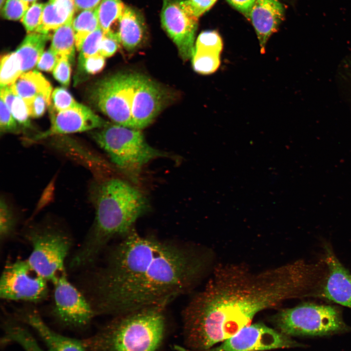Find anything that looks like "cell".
<instances>
[{
  "mask_svg": "<svg viewBox=\"0 0 351 351\" xmlns=\"http://www.w3.org/2000/svg\"><path fill=\"white\" fill-rule=\"evenodd\" d=\"M206 261L194 246L143 236L134 229L121 238L96 273L90 302L96 315L114 316L167 306L193 288Z\"/></svg>",
  "mask_w": 351,
  "mask_h": 351,
  "instance_id": "1",
  "label": "cell"
},
{
  "mask_svg": "<svg viewBox=\"0 0 351 351\" xmlns=\"http://www.w3.org/2000/svg\"><path fill=\"white\" fill-rule=\"evenodd\" d=\"M297 263L252 273L239 265L217 268L184 310L187 331L204 350L249 325L258 312L297 296L304 281Z\"/></svg>",
  "mask_w": 351,
  "mask_h": 351,
  "instance_id": "2",
  "label": "cell"
},
{
  "mask_svg": "<svg viewBox=\"0 0 351 351\" xmlns=\"http://www.w3.org/2000/svg\"><path fill=\"white\" fill-rule=\"evenodd\" d=\"M95 218L90 233L73 257L72 268L93 262L112 239L121 237L134 229V226L149 209L143 193L128 182L118 178L101 183L94 196Z\"/></svg>",
  "mask_w": 351,
  "mask_h": 351,
  "instance_id": "3",
  "label": "cell"
},
{
  "mask_svg": "<svg viewBox=\"0 0 351 351\" xmlns=\"http://www.w3.org/2000/svg\"><path fill=\"white\" fill-rule=\"evenodd\" d=\"M166 307L114 316L94 335L82 339L86 351H162L168 330Z\"/></svg>",
  "mask_w": 351,
  "mask_h": 351,
  "instance_id": "4",
  "label": "cell"
},
{
  "mask_svg": "<svg viewBox=\"0 0 351 351\" xmlns=\"http://www.w3.org/2000/svg\"><path fill=\"white\" fill-rule=\"evenodd\" d=\"M92 136L117 167L134 181L146 164L167 156L148 144L139 129L108 123L93 132Z\"/></svg>",
  "mask_w": 351,
  "mask_h": 351,
  "instance_id": "5",
  "label": "cell"
},
{
  "mask_svg": "<svg viewBox=\"0 0 351 351\" xmlns=\"http://www.w3.org/2000/svg\"><path fill=\"white\" fill-rule=\"evenodd\" d=\"M273 321L287 335H322L338 331L343 323L338 311L328 305L305 304L281 310Z\"/></svg>",
  "mask_w": 351,
  "mask_h": 351,
  "instance_id": "6",
  "label": "cell"
},
{
  "mask_svg": "<svg viewBox=\"0 0 351 351\" xmlns=\"http://www.w3.org/2000/svg\"><path fill=\"white\" fill-rule=\"evenodd\" d=\"M139 75L115 74L97 81L91 89L93 103L116 124L134 128L132 103Z\"/></svg>",
  "mask_w": 351,
  "mask_h": 351,
  "instance_id": "7",
  "label": "cell"
},
{
  "mask_svg": "<svg viewBox=\"0 0 351 351\" xmlns=\"http://www.w3.org/2000/svg\"><path fill=\"white\" fill-rule=\"evenodd\" d=\"M28 238L32 250L27 261L37 273L52 282L64 272L65 260L71 246L66 234L44 229L31 231Z\"/></svg>",
  "mask_w": 351,
  "mask_h": 351,
  "instance_id": "8",
  "label": "cell"
},
{
  "mask_svg": "<svg viewBox=\"0 0 351 351\" xmlns=\"http://www.w3.org/2000/svg\"><path fill=\"white\" fill-rule=\"evenodd\" d=\"M52 314L60 325L75 331L86 330L96 315L89 300L67 279L64 272L52 281Z\"/></svg>",
  "mask_w": 351,
  "mask_h": 351,
  "instance_id": "9",
  "label": "cell"
},
{
  "mask_svg": "<svg viewBox=\"0 0 351 351\" xmlns=\"http://www.w3.org/2000/svg\"><path fill=\"white\" fill-rule=\"evenodd\" d=\"M47 280L37 273L27 260L8 263L0 280V296L8 300L39 302L47 296Z\"/></svg>",
  "mask_w": 351,
  "mask_h": 351,
  "instance_id": "10",
  "label": "cell"
},
{
  "mask_svg": "<svg viewBox=\"0 0 351 351\" xmlns=\"http://www.w3.org/2000/svg\"><path fill=\"white\" fill-rule=\"evenodd\" d=\"M160 19L162 27L176 46L181 58L183 60L191 58L198 18L186 0H163Z\"/></svg>",
  "mask_w": 351,
  "mask_h": 351,
  "instance_id": "11",
  "label": "cell"
},
{
  "mask_svg": "<svg viewBox=\"0 0 351 351\" xmlns=\"http://www.w3.org/2000/svg\"><path fill=\"white\" fill-rule=\"evenodd\" d=\"M288 335L262 323L248 325L208 351H262L296 346Z\"/></svg>",
  "mask_w": 351,
  "mask_h": 351,
  "instance_id": "12",
  "label": "cell"
},
{
  "mask_svg": "<svg viewBox=\"0 0 351 351\" xmlns=\"http://www.w3.org/2000/svg\"><path fill=\"white\" fill-rule=\"evenodd\" d=\"M167 99L168 94L164 88L149 78L139 75L132 103L134 128L140 130L150 125Z\"/></svg>",
  "mask_w": 351,
  "mask_h": 351,
  "instance_id": "13",
  "label": "cell"
},
{
  "mask_svg": "<svg viewBox=\"0 0 351 351\" xmlns=\"http://www.w3.org/2000/svg\"><path fill=\"white\" fill-rule=\"evenodd\" d=\"M51 124L47 131L35 136L32 141L60 134L82 132L103 127L108 123L89 107L78 103L68 110L56 112L51 108Z\"/></svg>",
  "mask_w": 351,
  "mask_h": 351,
  "instance_id": "14",
  "label": "cell"
},
{
  "mask_svg": "<svg viewBox=\"0 0 351 351\" xmlns=\"http://www.w3.org/2000/svg\"><path fill=\"white\" fill-rule=\"evenodd\" d=\"M284 16V7L278 0H255L249 20L256 33L261 53H265L268 40L277 31Z\"/></svg>",
  "mask_w": 351,
  "mask_h": 351,
  "instance_id": "15",
  "label": "cell"
},
{
  "mask_svg": "<svg viewBox=\"0 0 351 351\" xmlns=\"http://www.w3.org/2000/svg\"><path fill=\"white\" fill-rule=\"evenodd\" d=\"M16 318L32 328L43 340L48 351H86L82 340L63 335L50 328L34 309H24Z\"/></svg>",
  "mask_w": 351,
  "mask_h": 351,
  "instance_id": "16",
  "label": "cell"
},
{
  "mask_svg": "<svg viewBox=\"0 0 351 351\" xmlns=\"http://www.w3.org/2000/svg\"><path fill=\"white\" fill-rule=\"evenodd\" d=\"M326 261L329 275L324 289L325 296L336 303L351 308V274L333 254H330Z\"/></svg>",
  "mask_w": 351,
  "mask_h": 351,
  "instance_id": "17",
  "label": "cell"
},
{
  "mask_svg": "<svg viewBox=\"0 0 351 351\" xmlns=\"http://www.w3.org/2000/svg\"><path fill=\"white\" fill-rule=\"evenodd\" d=\"M117 27V34L119 42L128 51L136 49L144 39L146 25L144 18L133 7L126 5Z\"/></svg>",
  "mask_w": 351,
  "mask_h": 351,
  "instance_id": "18",
  "label": "cell"
},
{
  "mask_svg": "<svg viewBox=\"0 0 351 351\" xmlns=\"http://www.w3.org/2000/svg\"><path fill=\"white\" fill-rule=\"evenodd\" d=\"M76 10L74 0H48L44 4L41 23L36 32L49 34L72 21Z\"/></svg>",
  "mask_w": 351,
  "mask_h": 351,
  "instance_id": "19",
  "label": "cell"
},
{
  "mask_svg": "<svg viewBox=\"0 0 351 351\" xmlns=\"http://www.w3.org/2000/svg\"><path fill=\"white\" fill-rule=\"evenodd\" d=\"M51 38L50 34L28 33L15 52L20 61L22 72L32 69L44 52L46 43Z\"/></svg>",
  "mask_w": 351,
  "mask_h": 351,
  "instance_id": "20",
  "label": "cell"
},
{
  "mask_svg": "<svg viewBox=\"0 0 351 351\" xmlns=\"http://www.w3.org/2000/svg\"><path fill=\"white\" fill-rule=\"evenodd\" d=\"M3 332L1 344L9 343L19 345L24 351H44L39 345L25 324L17 318H7L2 324Z\"/></svg>",
  "mask_w": 351,
  "mask_h": 351,
  "instance_id": "21",
  "label": "cell"
},
{
  "mask_svg": "<svg viewBox=\"0 0 351 351\" xmlns=\"http://www.w3.org/2000/svg\"><path fill=\"white\" fill-rule=\"evenodd\" d=\"M10 86L13 92L27 104L38 95L52 87L47 79L37 71L22 73Z\"/></svg>",
  "mask_w": 351,
  "mask_h": 351,
  "instance_id": "22",
  "label": "cell"
},
{
  "mask_svg": "<svg viewBox=\"0 0 351 351\" xmlns=\"http://www.w3.org/2000/svg\"><path fill=\"white\" fill-rule=\"evenodd\" d=\"M72 26L75 34L76 47L78 50L85 39L100 27L98 7L81 11L73 18Z\"/></svg>",
  "mask_w": 351,
  "mask_h": 351,
  "instance_id": "23",
  "label": "cell"
},
{
  "mask_svg": "<svg viewBox=\"0 0 351 351\" xmlns=\"http://www.w3.org/2000/svg\"><path fill=\"white\" fill-rule=\"evenodd\" d=\"M51 39L50 48L56 53L60 57L72 58L76 46L75 34L72 26V21L68 22L55 30Z\"/></svg>",
  "mask_w": 351,
  "mask_h": 351,
  "instance_id": "24",
  "label": "cell"
},
{
  "mask_svg": "<svg viewBox=\"0 0 351 351\" xmlns=\"http://www.w3.org/2000/svg\"><path fill=\"white\" fill-rule=\"evenodd\" d=\"M125 6L121 0H101L98 6V15L99 27L104 34L118 22Z\"/></svg>",
  "mask_w": 351,
  "mask_h": 351,
  "instance_id": "25",
  "label": "cell"
},
{
  "mask_svg": "<svg viewBox=\"0 0 351 351\" xmlns=\"http://www.w3.org/2000/svg\"><path fill=\"white\" fill-rule=\"evenodd\" d=\"M0 98L9 109L18 124L26 128L30 126L29 109L22 98L16 95L10 87L0 88Z\"/></svg>",
  "mask_w": 351,
  "mask_h": 351,
  "instance_id": "26",
  "label": "cell"
},
{
  "mask_svg": "<svg viewBox=\"0 0 351 351\" xmlns=\"http://www.w3.org/2000/svg\"><path fill=\"white\" fill-rule=\"evenodd\" d=\"M220 56L214 51L194 48L191 58L194 70L202 75L214 73L220 64Z\"/></svg>",
  "mask_w": 351,
  "mask_h": 351,
  "instance_id": "27",
  "label": "cell"
},
{
  "mask_svg": "<svg viewBox=\"0 0 351 351\" xmlns=\"http://www.w3.org/2000/svg\"><path fill=\"white\" fill-rule=\"evenodd\" d=\"M22 73L20 61L15 52L1 57L0 87L11 86Z\"/></svg>",
  "mask_w": 351,
  "mask_h": 351,
  "instance_id": "28",
  "label": "cell"
},
{
  "mask_svg": "<svg viewBox=\"0 0 351 351\" xmlns=\"http://www.w3.org/2000/svg\"><path fill=\"white\" fill-rule=\"evenodd\" d=\"M223 41L219 33L214 30L202 32L197 37L194 48L213 51L221 54Z\"/></svg>",
  "mask_w": 351,
  "mask_h": 351,
  "instance_id": "29",
  "label": "cell"
},
{
  "mask_svg": "<svg viewBox=\"0 0 351 351\" xmlns=\"http://www.w3.org/2000/svg\"><path fill=\"white\" fill-rule=\"evenodd\" d=\"M16 221L14 214L5 200L0 199V237L4 240L13 233Z\"/></svg>",
  "mask_w": 351,
  "mask_h": 351,
  "instance_id": "30",
  "label": "cell"
},
{
  "mask_svg": "<svg viewBox=\"0 0 351 351\" xmlns=\"http://www.w3.org/2000/svg\"><path fill=\"white\" fill-rule=\"evenodd\" d=\"M44 4L35 2L30 6L21 19L25 29L28 33L37 32L39 27L42 18Z\"/></svg>",
  "mask_w": 351,
  "mask_h": 351,
  "instance_id": "31",
  "label": "cell"
},
{
  "mask_svg": "<svg viewBox=\"0 0 351 351\" xmlns=\"http://www.w3.org/2000/svg\"><path fill=\"white\" fill-rule=\"evenodd\" d=\"M104 33L99 27L88 35L82 42L78 51L79 58H85L99 54V48Z\"/></svg>",
  "mask_w": 351,
  "mask_h": 351,
  "instance_id": "32",
  "label": "cell"
},
{
  "mask_svg": "<svg viewBox=\"0 0 351 351\" xmlns=\"http://www.w3.org/2000/svg\"><path fill=\"white\" fill-rule=\"evenodd\" d=\"M52 107L56 112L63 111L76 106L78 102L71 94L63 87L56 88L51 95Z\"/></svg>",
  "mask_w": 351,
  "mask_h": 351,
  "instance_id": "33",
  "label": "cell"
},
{
  "mask_svg": "<svg viewBox=\"0 0 351 351\" xmlns=\"http://www.w3.org/2000/svg\"><path fill=\"white\" fill-rule=\"evenodd\" d=\"M52 91L51 87L38 95L27 104L31 117L38 118L44 114L47 107L50 105Z\"/></svg>",
  "mask_w": 351,
  "mask_h": 351,
  "instance_id": "34",
  "label": "cell"
},
{
  "mask_svg": "<svg viewBox=\"0 0 351 351\" xmlns=\"http://www.w3.org/2000/svg\"><path fill=\"white\" fill-rule=\"evenodd\" d=\"M30 6L22 0H6L1 9L2 15L7 20H21Z\"/></svg>",
  "mask_w": 351,
  "mask_h": 351,
  "instance_id": "35",
  "label": "cell"
},
{
  "mask_svg": "<svg viewBox=\"0 0 351 351\" xmlns=\"http://www.w3.org/2000/svg\"><path fill=\"white\" fill-rule=\"evenodd\" d=\"M18 123L4 101L0 98V130L1 133H17L19 131Z\"/></svg>",
  "mask_w": 351,
  "mask_h": 351,
  "instance_id": "36",
  "label": "cell"
},
{
  "mask_svg": "<svg viewBox=\"0 0 351 351\" xmlns=\"http://www.w3.org/2000/svg\"><path fill=\"white\" fill-rule=\"evenodd\" d=\"M70 59L67 57H60L53 71L55 78L64 86L70 84L71 68Z\"/></svg>",
  "mask_w": 351,
  "mask_h": 351,
  "instance_id": "37",
  "label": "cell"
},
{
  "mask_svg": "<svg viewBox=\"0 0 351 351\" xmlns=\"http://www.w3.org/2000/svg\"><path fill=\"white\" fill-rule=\"evenodd\" d=\"M105 58L100 54L88 58H79V66L86 74L95 75L104 67Z\"/></svg>",
  "mask_w": 351,
  "mask_h": 351,
  "instance_id": "38",
  "label": "cell"
},
{
  "mask_svg": "<svg viewBox=\"0 0 351 351\" xmlns=\"http://www.w3.org/2000/svg\"><path fill=\"white\" fill-rule=\"evenodd\" d=\"M120 43L117 34L109 32L104 34L100 46L99 54L104 58L110 57L115 53Z\"/></svg>",
  "mask_w": 351,
  "mask_h": 351,
  "instance_id": "39",
  "label": "cell"
},
{
  "mask_svg": "<svg viewBox=\"0 0 351 351\" xmlns=\"http://www.w3.org/2000/svg\"><path fill=\"white\" fill-rule=\"evenodd\" d=\"M60 57L50 48L44 51L36 67L39 70L47 72H53Z\"/></svg>",
  "mask_w": 351,
  "mask_h": 351,
  "instance_id": "40",
  "label": "cell"
},
{
  "mask_svg": "<svg viewBox=\"0 0 351 351\" xmlns=\"http://www.w3.org/2000/svg\"><path fill=\"white\" fill-rule=\"evenodd\" d=\"M217 0H186V2L194 15L199 18L210 9Z\"/></svg>",
  "mask_w": 351,
  "mask_h": 351,
  "instance_id": "41",
  "label": "cell"
},
{
  "mask_svg": "<svg viewBox=\"0 0 351 351\" xmlns=\"http://www.w3.org/2000/svg\"><path fill=\"white\" fill-rule=\"evenodd\" d=\"M234 8L245 16L248 19L250 11L255 0H226Z\"/></svg>",
  "mask_w": 351,
  "mask_h": 351,
  "instance_id": "42",
  "label": "cell"
},
{
  "mask_svg": "<svg viewBox=\"0 0 351 351\" xmlns=\"http://www.w3.org/2000/svg\"><path fill=\"white\" fill-rule=\"evenodd\" d=\"M77 11L94 9L98 6L101 0H74Z\"/></svg>",
  "mask_w": 351,
  "mask_h": 351,
  "instance_id": "43",
  "label": "cell"
},
{
  "mask_svg": "<svg viewBox=\"0 0 351 351\" xmlns=\"http://www.w3.org/2000/svg\"><path fill=\"white\" fill-rule=\"evenodd\" d=\"M22 0L29 3L30 5H32V4L36 2V1H37V0Z\"/></svg>",
  "mask_w": 351,
  "mask_h": 351,
  "instance_id": "44",
  "label": "cell"
},
{
  "mask_svg": "<svg viewBox=\"0 0 351 351\" xmlns=\"http://www.w3.org/2000/svg\"><path fill=\"white\" fill-rule=\"evenodd\" d=\"M4 0H0V8H1V9H2V5H3V3L4 2Z\"/></svg>",
  "mask_w": 351,
  "mask_h": 351,
  "instance_id": "45",
  "label": "cell"
}]
</instances>
